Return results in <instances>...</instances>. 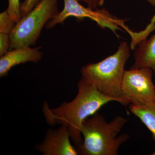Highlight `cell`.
Returning a JSON list of instances; mask_svg holds the SVG:
<instances>
[{
	"label": "cell",
	"instance_id": "1",
	"mask_svg": "<svg viewBox=\"0 0 155 155\" xmlns=\"http://www.w3.org/2000/svg\"><path fill=\"white\" fill-rule=\"evenodd\" d=\"M78 88L77 95L71 101L64 102L55 108H50L47 102L43 106L47 123L52 126L66 125L75 146L83 142L81 128L84 120L107 103L116 102L115 99L102 94L82 77L78 81Z\"/></svg>",
	"mask_w": 155,
	"mask_h": 155
},
{
	"label": "cell",
	"instance_id": "2",
	"mask_svg": "<svg viewBox=\"0 0 155 155\" xmlns=\"http://www.w3.org/2000/svg\"><path fill=\"white\" fill-rule=\"evenodd\" d=\"M127 119L117 116L107 122L102 115L96 113L84 120L81 128L82 143L75 147L83 155H117L121 145L128 139L127 134L117 137Z\"/></svg>",
	"mask_w": 155,
	"mask_h": 155
},
{
	"label": "cell",
	"instance_id": "3",
	"mask_svg": "<svg viewBox=\"0 0 155 155\" xmlns=\"http://www.w3.org/2000/svg\"><path fill=\"white\" fill-rule=\"evenodd\" d=\"M130 50L128 44L122 41L114 54L98 63L87 64L81 70V77L100 92L126 106L129 104L123 98L122 87L125 64L130 57Z\"/></svg>",
	"mask_w": 155,
	"mask_h": 155
},
{
	"label": "cell",
	"instance_id": "4",
	"mask_svg": "<svg viewBox=\"0 0 155 155\" xmlns=\"http://www.w3.org/2000/svg\"><path fill=\"white\" fill-rule=\"evenodd\" d=\"M58 1L41 0L27 15L16 23L9 35V51L35 45L44 26L59 14Z\"/></svg>",
	"mask_w": 155,
	"mask_h": 155
},
{
	"label": "cell",
	"instance_id": "5",
	"mask_svg": "<svg viewBox=\"0 0 155 155\" xmlns=\"http://www.w3.org/2000/svg\"><path fill=\"white\" fill-rule=\"evenodd\" d=\"M64 9L47 23V29H51L57 24L63 23L69 17H74L81 20L89 18L95 21L101 28H109L116 35V31L120 29V27L126 31L129 28L125 25L124 20L118 19L104 8L94 10L85 8L81 5L78 0H64Z\"/></svg>",
	"mask_w": 155,
	"mask_h": 155
},
{
	"label": "cell",
	"instance_id": "6",
	"mask_svg": "<svg viewBox=\"0 0 155 155\" xmlns=\"http://www.w3.org/2000/svg\"><path fill=\"white\" fill-rule=\"evenodd\" d=\"M152 69L147 67L125 70L122 83L123 98L129 104L144 105L155 102Z\"/></svg>",
	"mask_w": 155,
	"mask_h": 155
},
{
	"label": "cell",
	"instance_id": "7",
	"mask_svg": "<svg viewBox=\"0 0 155 155\" xmlns=\"http://www.w3.org/2000/svg\"><path fill=\"white\" fill-rule=\"evenodd\" d=\"M69 130L66 125L58 129H49L43 141L38 144L36 149L44 155H77L78 152L70 142Z\"/></svg>",
	"mask_w": 155,
	"mask_h": 155
},
{
	"label": "cell",
	"instance_id": "8",
	"mask_svg": "<svg viewBox=\"0 0 155 155\" xmlns=\"http://www.w3.org/2000/svg\"><path fill=\"white\" fill-rule=\"evenodd\" d=\"M40 47L25 46L9 51L0 58V76H7L13 67L26 62L37 63L42 58Z\"/></svg>",
	"mask_w": 155,
	"mask_h": 155
},
{
	"label": "cell",
	"instance_id": "9",
	"mask_svg": "<svg viewBox=\"0 0 155 155\" xmlns=\"http://www.w3.org/2000/svg\"><path fill=\"white\" fill-rule=\"evenodd\" d=\"M134 50V62L131 68L147 67L155 72V33L140 42Z\"/></svg>",
	"mask_w": 155,
	"mask_h": 155
},
{
	"label": "cell",
	"instance_id": "10",
	"mask_svg": "<svg viewBox=\"0 0 155 155\" xmlns=\"http://www.w3.org/2000/svg\"><path fill=\"white\" fill-rule=\"evenodd\" d=\"M129 109L150 131L155 141V102L144 105L131 104Z\"/></svg>",
	"mask_w": 155,
	"mask_h": 155
},
{
	"label": "cell",
	"instance_id": "11",
	"mask_svg": "<svg viewBox=\"0 0 155 155\" xmlns=\"http://www.w3.org/2000/svg\"><path fill=\"white\" fill-rule=\"evenodd\" d=\"M16 23L7 10L0 14V33L10 35Z\"/></svg>",
	"mask_w": 155,
	"mask_h": 155
},
{
	"label": "cell",
	"instance_id": "12",
	"mask_svg": "<svg viewBox=\"0 0 155 155\" xmlns=\"http://www.w3.org/2000/svg\"><path fill=\"white\" fill-rule=\"evenodd\" d=\"M8 5L7 11L16 23L21 19L19 0H8Z\"/></svg>",
	"mask_w": 155,
	"mask_h": 155
},
{
	"label": "cell",
	"instance_id": "13",
	"mask_svg": "<svg viewBox=\"0 0 155 155\" xmlns=\"http://www.w3.org/2000/svg\"><path fill=\"white\" fill-rule=\"evenodd\" d=\"M41 0H25L20 4L21 17L27 15L36 6Z\"/></svg>",
	"mask_w": 155,
	"mask_h": 155
},
{
	"label": "cell",
	"instance_id": "14",
	"mask_svg": "<svg viewBox=\"0 0 155 155\" xmlns=\"http://www.w3.org/2000/svg\"><path fill=\"white\" fill-rule=\"evenodd\" d=\"M10 38L9 34L0 33V56L5 55L10 50Z\"/></svg>",
	"mask_w": 155,
	"mask_h": 155
},
{
	"label": "cell",
	"instance_id": "15",
	"mask_svg": "<svg viewBox=\"0 0 155 155\" xmlns=\"http://www.w3.org/2000/svg\"><path fill=\"white\" fill-rule=\"evenodd\" d=\"M79 2L86 3L87 7L92 9L95 10L101 7L104 3L105 0H78Z\"/></svg>",
	"mask_w": 155,
	"mask_h": 155
},
{
	"label": "cell",
	"instance_id": "16",
	"mask_svg": "<svg viewBox=\"0 0 155 155\" xmlns=\"http://www.w3.org/2000/svg\"><path fill=\"white\" fill-rule=\"evenodd\" d=\"M146 29L148 31L150 32H152L155 29V14L151 20L149 24H148L146 27Z\"/></svg>",
	"mask_w": 155,
	"mask_h": 155
},
{
	"label": "cell",
	"instance_id": "17",
	"mask_svg": "<svg viewBox=\"0 0 155 155\" xmlns=\"http://www.w3.org/2000/svg\"><path fill=\"white\" fill-rule=\"evenodd\" d=\"M150 4H153L155 3V0H147Z\"/></svg>",
	"mask_w": 155,
	"mask_h": 155
},
{
	"label": "cell",
	"instance_id": "18",
	"mask_svg": "<svg viewBox=\"0 0 155 155\" xmlns=\"http://www.w3.org/2000/svg\"><path fill=\"white\" fill-rule=\"evenodd\" d=\"M152 155H155V151L152 154H151Z\"/></svg>",
	"mask_w": 155,
	"mask_h": 155
}]
</instances>
